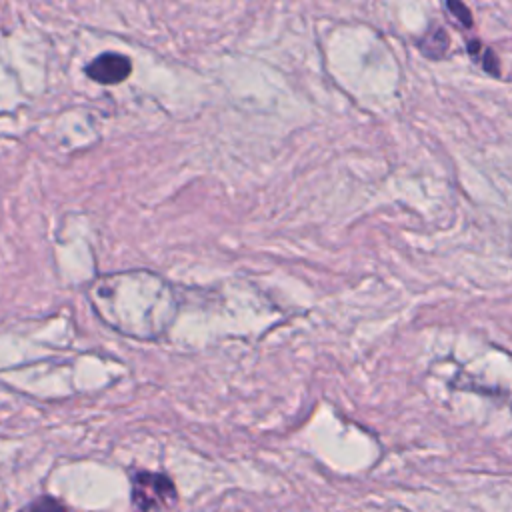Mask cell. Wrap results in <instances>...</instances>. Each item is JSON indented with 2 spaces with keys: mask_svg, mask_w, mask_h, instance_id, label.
Wrapping results in <instances>:
<instances>
[{
  "mask_svg": "<svg viewBox=\"0 0 512 512\" xmlns=\"http://www.w3.org/2000/svg\"><path fill=\"white\" fill-rule=\"evenodd\" d=\"M446 8H448L450 12H456V18H458L464 26H470V24H472V18H470V12H468V8H466V6L456 4V2H448V4H446Z\"/></svg>",
  "mask_w": 512,
  "mask_h": 512,
  "instance_id": "5",
  "label": "cell"
},
{
  "mask_svg": "<svg viewBox=\"0 0 512 512\" xmlns=\"http://www.w3.org/2000/svg\"><path fill=\"white\" fill-rule=\"evenodd\" d=\"M18 512H68V508L64 506L62 500L54 496H40L28 502L26 506H22Z\"/></svg>",
  "mask_w": 512,
  "mask_h": 512,
  "instance_id": "4",
  "label": "cell"
},
{
  "mask_svg": "<svg viewBox=\"0 0 512 512\" xmlns=\"http://www.w3.org/2000/svg\"><path fill=\"white\" fill-rule=\"evenodd\" d=\"M448 44H450V40H448L444 28H434V32L430 30V32L420 40V50H422V54H426L428 58H440V56H444Z\"/></svg>",
  "mask_w": 512,
  "mask_h": 512,
  "instance_id": "3",
  "label": "cell"
},
{
  "mask_svg": "<svg viewBox=\"0 0 512 512\" xmlns=\"http://www.w3.org/2000/svg\"><path fill=\"white\" fill-rule=\"evenodd\" d=\"M130 500L138 512H158L174 506L178 492L168 474L134 470L130 474Z\"/></svg>",
  "mask_w": 512,
  "mask_h": 512,
  "instance_id": "1",
  "label": "cell"
},
{
  "mask_svg": "<svg viewBox=\"0 0 512 512\" xmlns=\"http://www.w3.org/2000/svg\"><path fill=\"white\" fill-rule=\"evenodd\" d=\"M130 72H132L130 58L118 52H104L96 56L86 68V74L100 84H118L126 80Z\"/></svg>",
  "mask_w": 512,
  "mask_h": 512,
  "instance_id": "2",
  "label": "cell"
}]
</instances>
